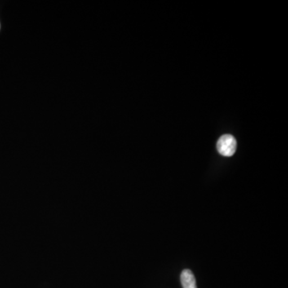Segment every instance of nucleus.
<instances>
[{"instance_id":"1","label":"nucleus","mask_w":288,"mask_h":288,"mask_svg":"<svg viewBox=\"0 0 288 288\" xmlns=\"http://www.w3.org/2000/svg\"><path fill=\"white\" fill-rule=\"evenodd\" d=\"M237 143L235 138L231 135H224L219 138L217 142V150L220 155L230 157L236 153Z\"/></svg>"},{"instance_id":"2","label":"nucleus","mask_w":288,"mask_h":288,"mask_svg":"<svg viewBox=\"0 0 288 288\" xmlns=\"http://www.w3.org/2000/svg\"><path fill=\"white\" fill-rule=\"evenodd\" d=\"M181 284L183 288H197L196 278L192 271L184 270L180 276Z\"/></svg>"}]
</instances>
